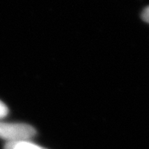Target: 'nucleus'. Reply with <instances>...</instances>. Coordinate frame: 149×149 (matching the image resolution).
<instances>
[{"mask_svg": "<svg viewBox=\"0 0 149 149\" xmlns=\"http://www.w3.org/2000/svg\"><path fill=\"white\" fill-rule=\"evenodd\" d=\"M36 133V129L27 123L0 122V139L8 142L29 140Z\"/></svg>", "mask_w": 149, "mask_h": 149, "instance_id": "obj_1", "label": "nucleus"}, {"mask_svg": "<svg viewBox=\"0 0 149 149\" xmlns=\"http://www.w3.org/2000/svg\"><path fill=\"white\" fill-rule=\"evenodd\" d=\"M141 17H142V19H143L145 22L149 23V6L146 7L143 10L142 14H141Z\"/></svg>", "mask_w": 149, "mask_h": 149, "instance_id": "obj_4", "label": "nucleus"}, {"mask_svg": "<svg viewBox=\"0 0 149 149\" xmlns=\"http://www.w3.org/2000/svg\"><path fill=\"white\" fill-rule=\"evenodd\" d=\"M4 149H47L42 147L33 143L29 140L8 142L4 146Z\"/></svg>", "mask_w": 149, "mask_h": 149, "instance_id": "obj_2", "label": "nucleus"}, {"mask_svg": "<svg viewBox=\"0 0 149 149\" xmlns=\"http://www.w3.org/2000/svg\"><path fill=\"white\" fill-rule=\"evenodd\" d=\"M8 113V109L4 103L0 100V119L7 116V114Z\"/></svg>", "mask_w": 149, "mask_h": 149, "instance_id": "obj_3", "label": "nucleus"}]
</instances>
